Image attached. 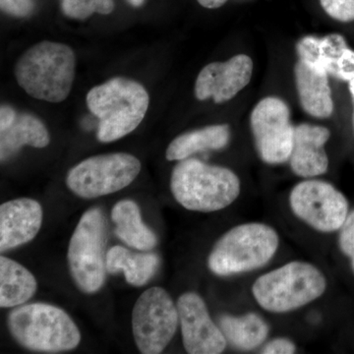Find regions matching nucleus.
I'll use <instances>...</instances> for the list:
<instances>
[{
    "label": "nucleus",
    "instance_id": "f3484780",
    "mask_svg": "<svg viewBox=\"0 0 354 354\" xmlns=\"http://www.w3.org/2000/svg\"><path fill=\"white\" fill-rule=\"evenodd\" d=\"M295 83L302 108L310 115L327 118L334 111L328 73L299 59L295 65Z\"/></svg>",
    "mask_w": 354,
    "mask_h": 354
},
{
    "label": "nucleus",
    "instance_id": "dca6fc26",
    "mask_svg": "<svg viewBox=\"0 0 354 354\" xmlns=\"http://www.w3.org/2000/svg\"><path fill=\"white\" fill-rule=\"evenodd\" d=\"M329 138L330 131L326 127L307 123L295 127L290 157L293 172L305 178L325 174L329 158L324 146Z\"/></svg>",
    "mask_w": 354,
    "mask_h": 354
},
{
    "label": "nucleus",
    "instance_id": "6e6552de",
    "mask_svg": "<svg viewBox=\"0 0 354 354\" xmlns=\"http://www.w3.org/2000/svg\"><path fill=\"white\" fill-rule=\"evenodd\" d=\"M141 171V162L127 153L86 158L70 169L66 184L77 196L95 199L124 189Z\"/></svg>",
    "mask_w": 354,
    "mask_h": 354
},
{
    "label": "nucleus",
    "instance_id": "c85d7f7f",
    "mask_svg": "<svg viewBox=\"0 0 354 354\" xmlns=\"http://www.w3.org/2000/svg\"><path fill=\"white\" fill-rule=\"evenodd\" d=\"M15 109L7 104H2L0 109V132L4 131L12 124L14 120L17 116Z\"/></svg>",
    "mask_w": 354,
    "mask_h": 354
},
{
    "label": "nucleus",
    "instance_id": "f257e3e1",
    "mask_svg": "<svg viewBox=\"0 0 354 354\" xmlns=\"http://www.w3.org/2000/svg\"><path fill=\"white\" fill-rule=\"evenodd\" d=\"M75 69V53L70 46L44 41L21 55L14 73L28 95L41 101L62 102L71 92Z\"/></svg>",
    "mask_w": 354,
    "mask_h": 354
},
{
    "label": "nucleus",
    "instance_id": "f03ea898",
    "mask_svg": "<svg viewBox=\"0 0 354 354\" xmlns=\"http://www.w3.org/2000/svg\"><path fill=\"white\" fill-rule=\"evenodd\" d=\"M149 104L146 88L124 77H115L91 88L87 104L100 120L97 140L111 143L134 131L145 118Z\"/></svg>",
    "mask_w": 354,
    "mask_h": 354
},
{
    "label": "nucleus",
    "instance_id": "39448f33",
    "mask_svg": "<svg viewBox=\"0 0 354 354\" xmlns=\"http://www.w3.org/2000/svg\"><path fill=\"white\" fill-rule=\"evenodd\" d=\"M326 288L327 281L318 268L295 261L256 279L252 293L263 309L286 313L318 299Z\"/></svg>",
    "mask_w": 354,
    "mask_h": 354
},
{
    "label": "nucleus",
    "instance_id": "20e7f679",
    "mask_svg": "<svg viewBox=\"0 0 354 354\" xmlns=\"http://www.w3.org/2000/svg\"><path fill=\"white\" fill-rule=\"evenodd\" d=\"M13 339L23 348L59 353L76 348L81 333L64 310L53 305L32 304L14 309L8 316Z\"/></svg>",
    "mask_w": 354,
    "mask_h": 354
},
{
    "label": "nucleus",
    "instance_id": "2f4dec72",
    "mask_svg": "<svg viewBox=\"0 0 354 354\" xmlns=\"http://www.w3.org/2000/svg\"><path fill=\"white\" fill-rule=\"evenodd\" d=\"M128 3L131 4L132 6L139 7L143 6L145 0H127Z\"/></svg>",
    "mask_w": 354,
    "mask_h": 354
},
{
    "label": "nucleus",
    "instance_id": "423d86ee",
    "mask_svg": "<svg viewBox=\"0 0 354 354\" xmlns=\"http://www.w3.org/2000/svg\"><path fill=\"white\" fill-rule=\"evenodd\" d=\"M279 244L276 230L265 223L237 225L216 241L209 255V269L221 277L254 271L274 257Z\"/></svg>",
    "mask_w": 354,
    "mask_h": 354
},
{
    "label": "nucleus",
    "instance_id": "4468645a",
    "mask_svg": "<svg viewBox=\"0 0 354 354\" xmlns=\"http://www.w3.org/2000/svg\"><path fill=\"white\" fill-rule=\"evenodd\" d=\"M299 59L344 81L354 79V50L339 34L305 37L297 46Z\"/></svg>",
    "mask_w": 354,
    "mask_h": 354
},
{
    "label": "nucleus",
    "instance_id": "c756f323",
    "mask_svg": "<svg viewBox=\"0 0 354 354\" xmlns=\"http://www.w3.org/2000/svg\"><path fill=\"white\" fill-rule=\"evenodd\" d=\"M197 1L205 8L215 9L223 6L227 0H197Z\"/></svg>",
    "mask_w": 354,
    "mask_h": 354
},
{
    "label": "nucleus",
    "instance_id": "ddd939ff",
    "mask_svg": "<svg viewBox=\"0 0 354 354\" xmlns=\"http://www.w3.org/2000/svg\"><path fill=\"white\" fill-rule=\"evenodd\" d=\"M252 71V59L245 55L208 64L198 75L195 95L200 101L213 99L216 104L230 101L248 85Z\"/></svg>",
    "mask_w": 354,
    "mask_h": 354
},
{
    "label": "nucleus",
    "instance_id": "393cba45",
    "mask_svg": "<svg viewBox=\"0 0 354 354\" xmlns=\"http://www.w3.org/2000/svg\"><path fill=\"white\" fill-rule=\"evenodd\" d=\"M324 10L330 17L341 22L354 20V0H320Z\"/></svg>",
    "mask_w": 354,
    "mask_h": 354
},
{
    "label": "nucleus",
    "instance_id": "7ed1b4c3",
    "mask_svg": "<svg viewBox=\"0 0 354 354\" xmlns=\"http://www.w3.org/2000/svg\"><path fill=\"white\" fill-rule=\"evenodd\" d=\"M171 189L183 208L208 213L232 205L241 194V181L227 167L185 158L172 171Z\"/></svg>",
    "mask_w": 354,
    "mask_h": 354
},
{
    "label": "nucleus",
    "instance_id": "b1692460",
    "mask_svg": "<svg viewBox=\"0 0 354 354\" xmlns=\"http://www.w3.org/2000/svg\"><path fill=\"white\" fill-rule=\"evenodd\" d=\"M62 11L67 17L85 20L95 13L108 15L114 9L113 0H62Z\"/></svg>",
    "mask_w": 354,
    "mask_h": 354
},
{
    "label": "nucleus",
    "instance_id": "412c9836",
    "mask_svg": "<svg viewBox=\"0 0 354 354\" xmlns=\"http://www.w3.org/2000/svg\"><path fill=\"white\" fill-rule=\"evenodd\" d=\"M230 138L227 124L211 125L179 135L169 144L165 153L167 160H183L193 153L206 150H220L227 145Z\"/></svg>",
    "mask_w": 354,
    "mask_h": 354
},
{
    "label": "nucleus",
    "instance_id": "4be33fe9",
    "mask_svg": "<svg viewBox=\"0 0 354 354\" xmlns=\"http://www.w3.org/2000/svg\"><path fill=\"white\" fill-rule=\"evenodd\" d=\"M158 262L156 254L134 253L124 247L114 246L106 253V272L109 274L123 272L128 283L142 286L152 279Z\"/></svg>",
    "mask_w": 354,
    "mask_h": 354
},
{
    "label": "nucleus",
    "instance_id": "1a4fd4ad",
    "mask_svg": "<svg viewBox=\"0 0 354 354\" xmlns=\"http://www.w3.org/2000/svg\"><path fill=\"white\" fill-rule=\"evenodd\" d=\"M178 310L171 295L160 286L144 291L132 312L133 337L140 353H162L174 339Z\"/></svg>",
    "mask_w": 354,
    "mask_h": 354
},
{
    "label": "nucleus",
    "instance_id": "9b49d317",
    "mask_svg": "<svg viewBox=\"0 0 354 354\" xmlns=\"http://www.w3.org/2000/svg\"><path fill=\"white\" fill-rule=\"evenodd\" d=\"M250 122L256 148L265 162L279 165L290 160L295 127L290 123V109L283 100H262L253 109Z\"/></svg>",
    "mask_w": 354,
    "mask_h": 354
},
{
    "label": "nucleus",
    "instance_id": "7c9ffc66",
    "mask_svg": "<svg viewBox=\"0 0 354 354\" xmlns=\"http://www.w3.org/2000/svg\"><path fill=\"white\" fill-rule=\"evenodd\" d=\"M349 92H351V95H353V127H354V79L353 80L349 81Z\"/></svg>",
    "mask_w": 354,
    "mask_h": 354
},
{
    "label": "nucleus",
    "instance_id": "6ab92c4d",
    "mask_svg": "<svg viewBox=\"0 0 354 354\" xmlns=\"http://www.w3.org/2000/svg\"><path fill=\"white\" fill-rule=\"evenodd\" d=\"M38 283L24 266L6 256L0 257V306L12 308L31 299Z\"/></svg>",
    "mask_w": 354,
    "mask_h": 354
},
{
    "label": "nucleus",
    "instance_id": "0eeeda50",
    "mask_svg": "<svg viewBox=\"0 0 354 354\" xmlns=\"http://www.w3.org/2000/svg\"><path fill=\"white\" fill-rule=\"evenodd\" d=\"M106 221L99 208L83 214L72 234L67 253L70 274L79 290L97 292L106 279Z\"/></svg>",
    "mask_w": 354,
    "mask_h": 354
},
{
    "label": "nucleus",
    "instance_id": "9d476101",
    "mask_svg": "<svg viewBox=\"0 0 354 354\" xmlns=\"http://www.w3.org/2000/svg\"><path fill=\"white\" fill-rule=\"evenodd\" d=\"M290 208L305 223L321 232L341 230L348 216V201L332 184L305 180L291 191Z\"/></svg>",
    "mask_w": 354,
    "mask_h": 354
},
{
    "label": "nucleus",
    "instance_id": "bb28decb",
    "mask_svg": "<svg viewBox=\"0 0 354 354\" xmlns=\"http://www.w3.org/2000/svg\"><path fill=\"white\" fill-rule=\"evenodd\" d=\"M4 12L14 17H27L35 9L34 0H0Z\"/></svg>",
    "mask_w": 354,
    "mask_h": 354
},
{
    "label": "nucleus",
    "instance_id": "cd10ccee",
    "mask_svg": "<svg viewBox=\"0 0 354 354\" xmlns=\"http://www.w3.org/2000/svg\"><path fill=\"white\" fill-rule=\"evenodd\" d=\"M297 353V346L290 339L278 337L268 342L261 353L265 354H292Z\"/></svg>",
    "mask_w": 354,
    "mask_h": 354
},
{
    "label": "nucleus",
    "instance_id": "2eb2a0df",
    "mask_svg": "<svg viewBox=\"0 0 354 354\" xmlns=\"http://www.w3.org/2000/svg\"><path fill=\"white\" fill-rule=\"evenodd\" d=\"M43 223V209L36 200L20 198L0 206V251L32 241Z\"/></svg>",
    "mask_w": 354,
    "mask_h": 354
},
{
    "label": "nucleus",
    "instance_id": "5701e85b",
    "mask_svg": "<svg viewBox=\"0 0 354 354\" xmlns=\"http://www.w3.org/2000/svg\"><path fill=\"white\" fill-rule=\"evenodd\" d=\"M220 328L227 342L243 351L261 346L269 334V326L256 313L223 315L220 318Z\"/></svg>",
    "mask_w": 354,
    "mask_h": 354
},
{
    "label": "nucleus",
    "instance_id": "a878e982",
    "mask_svg": "<svg viewBox=\"0 0 354 354\" xmlns=\"http://www.w3.org/2000/svg\"><path fill=\"white\" fill-rule=\"evenodd\" d=\"M339 232V248L344 255L351 261V267L354 272V211L348 214Z\"/></svg>",
    "mask_w": 354,
    "mask_h": 354
},
{
    "label": "nucleus",
    "instance_id": "a211bd4d",
    "mask_svg": "<svg viewBox=\"0 0 354 354\" xmlns=\"http://www.w3.org/2000/svg\"><path fill=\"white\" fill-rule=\"evenodd\" d=\"M50 141V133L39 118L29 113H17L12 124L1 131L0 158L1 162H6L19 152L23 146L46 148Z\"/></svg>",
    "mask_w": 354,
    "mask_h": 354
},
{
    "label": "nucleus",
    "instance_id": "aec40b11",
    "mask_svg": "<svg viewBox=\"0 0 354 354\" xmlns=\"http://www.w3.org/2000/svg\"><path fill=\"white\" fill-rule=\"evenodd\" d=\"M111 218L115 234L128 246L138 250H150L157 245V236L142 221L138 205L132 200H122L114 205Z\"/></svg>",
    "mask_w": 354,
    "mask_h": 354
},
{
    "label": "nucleus",
    "instance_id": "f8f14e48",
    "mask_svg": "<svg viewBox=\"0 0 354 354\" xmlns=\"http://www.w3.org/2000/svg\"><path fill=\"white\" fill-rule=\"evenodd\" d=\"M183 346L190 354H220L227 339L214 323L203 298L195 292L183 293L177 301Z\"/></svg>",
    "mask_w": 354,
    "mask_h": 354
}]
</instances>
